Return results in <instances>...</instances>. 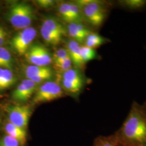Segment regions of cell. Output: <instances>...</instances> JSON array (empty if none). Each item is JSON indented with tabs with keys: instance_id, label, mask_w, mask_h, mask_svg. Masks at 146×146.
<instances>
[{
	"instance_id": "8992f818",
	"label": "cell",
	"mask_w": 146,
	"mask_h": 146,
	"mask_svg": "<svg viewBox=\"0 0 146 146\" xmlns=\"http://www.w3.org/2000/svg\"><path fill=\"white\" fill-rule=\"evenodd\" d=\"M37 35L35 28L29 27L16 33L11 41V46L20 56H24Z\"/></svg>"
},
{
	"instance_id": "277c9868",
	"label": "cell",
	"mask_w": 146,
	"mask_h": 146,
	"mask_svg": "<svg viewBox=\"0 0 146 146\" xmlns=\"http://www.w3.org/2000/svg\"><path fill=\"white\" fill-rule=\"evenodd\" d=\"M76 3L81 8L82 14L94 26H100L104 21L105 11L100 2L96 1L81 0Z\"/></svg>"
},
{
	"instance_id": "8fae6325",
	"label": "cell",
	"mask_w": 146,
	"mask_h": 146,
	"mask_svg": "<svg viewBox=\"0 0 146 146\" xmlns=\"http://www.w3.org/2000/svg\"><path fill=\"white\" fill-rule=\"evenodd\" d=\"M69 56L72 62L76 67H81L84 64L81 56V47L78 42L71 40L68 43L67 45Z\"/></svg>"
},
{
	"instance_id": "4316f807",
	"label": "cell",
	"mask_w": 146,
	"mask_h": 146,
	"mask_svg": "<svg viewBox=\"0 0 146 146\" xmlns=\"http://www.w3.org/2000/svg\"><path fill=\"white\" fill-rule=\"evenodd\" d=\"M8 38V33L5 29L0 26V47H3Z\"/></svg>"
},
{
	"instance_id": "603a6c76",
	"label": "cell",
	"mask_w": 146,
	"mask_h": 146,
	"mask_svg": "<svg viewBox=\"0 0 146 146\" xmlns=\"http://www.w3.org/2000/svg\"><path fill=\"white\" fill-rule=\"evenodd\" d=\"M69 57L68 50L66 48H59L54 53L52 56L54 62L62 61L64 59Z\"/></svg>"
},
{
	"instance_id": "3957f363",
	"label": "cell",
	"mask_w": 146,
	"mask_h": 146,
	"mask_svg": "<svg viewBox=\"0 0 146 146\" xmlns=\"http://www.w3.org/2000/svg\"><path fill=\"white\" fill-rule=\"evenodd\" d=\"M40 33L48 44L55 46L60 43L67 31L62 24L54 17L45 18L42 22Z\"/></svg>"
},
{
	"instance_id": "2e32d148",
	"label": "cell",
	"mask_w": 146,
	"mask_h": 146,
	"mask_svg": "<svg viewBox=\"0 0 146 146\" xmlns=\"http://www.w3.org/2000/svg\"><path fill=\"white\" fill-rule=\"evenodd\" d=\"M52 73V68L49 67H40L34 65H29L25 69V74L27 78L40 74Z\"/></svg>"
},
{
	"instance_id": "484cf974",
	"label": "cell",
	"mask_w": 146,
	"mask_h": 146,
	"mask_svg": "<svg viewBox=\"0 0 146 146\" xmlns=\"http://www.w3.org/2000/svg\"><path fill=\"white\" fill-rule=\"evenodd\" d=\"M55 2L52 0H38L37 3L42 8H49L54 5Z\"/></svg>"
},
{
	"instance_id": "6da1fadb",
	"label": "cell",
	"mask_w": 146,
	"mask_h": 146,
	"mask_svg": "<svg viewBox=\"0 0 146 146\" xmlns=\"http://www.w3.org/2000/svg\"><path fill=\"white\" fill-rule=\"evenodd\" d=\"M117 146H146V110L134 104L120 128L114 133Z\"/></svg>"
},
{
	"instance_id": "83f0119b",
	"label": "cell",
	"mask_w": 146,
	"mask_h": 146,
	"mask_svg": "<svg viewBox=\"0 0 146 146\" xmlns=\"http://www.w3.org/2000/svg\"><path fill=\"white\" fill-rule=\"evenodd\" d=\"M0 120H1V117H0Z\"/></svg>"
},
{
	"instance_id": "7a4b0ae2",
	"label": "cell",
	"mask_w": 146,
	"mask_h": 146,
	"mask_svg": "<svg viewBox=\"0 0 146 146\" xmlns=\"http://www.w3.org/2000/svg\"><path fill=\"white\" fill-rule=\"evenodd\" d=\"M34 16L31 5L25 2H16L11 6L8 20L15 29L20 31L31 27Z\"/></svg>"
},
{
	"instance_id": "7c38bea8",
	"label": "cell",
	"mask_w": 146,
	"mask_h": 146,
	"mask_svg": "<svg viewBox=\"0 0 146 146\" xmlns=\"http://www.w3.org/2000/svg\"><path fill=\"white\" fill-rule=\"evenodd\" d=\"M4 129L7 135L15 138L20 142L22 146H23L26 143L27 136L26 130L16 126L9 121L5 123Z\"/></svg>"
},
{
	"instance_id": "d4e9b609",
	"label": "cell",
	"mask_w": 146,
	"mask_h": 146,
	"mask_svg": "<svg viewBox=\"0 0 146 146\" xmlns=\"http://www.w3.org/2000/svg\"><path fill=\"white\" fill-rule=\"evenodd\" d=\"M125 5L132 8H138L145 5L146 1L143 0H127L124 2Z\"/></svg>"
},
{
	"instance_id": "d6986e66",
	"label": "cell",
	"mask_w": 146,
	"mask_h": 146,
	"mask_svg": "<svg viewBox=\"0 0 146 146\" xmlns=\"http://www.w3.org/2000/svg\"><path fill=\"white\" fill-rule=\"evenodd\" d=\"M85 41L86 46L94 49L102 45L104 43V40L97 34L90 33L87 37Z\"/></svg>"
},
{
	"instance_id": "4fadbf2b",
	"label": "cell",
	"mask_w": 146,
	"mask_h": 146,
	"mask_svg": "<svg viewBox=\"0 0 146 146\" xmlns=\"http://www.w3.org/2000/svg\"><path fill=\"white\" fill-rule=\"evenodd\" d=\"M16 81L17 78L11 70L0 67V91L10 88Z\"/></svg>"
},
{
	"instance_id": "ba28073f",
	"label": "cell",
	"mask_w": 146,
	"mask_h": 146,
	"mask_svg": "<svg viewBox=\"0 0 146 146\" xmlns=\"http://www.w3.org/2000/svg\"><path fill=\"white\" fill-rule=\"evenodd\" d=\"M9 121L13 125L26 130L32 110L27 105H13L7 109Z\"/></svg>"
},
{
	"instance_id": "44dd1931",
	"label": "cell",
	"mask_w": 146,
	"mask_h": 146,
	"mask_svg": "<svg viewBox=\"0 0 146 146\" xmlns=\"http://www.w3.org/2000/svg\"><path fill=\"white\" fill-rule=\"evenodd\" d=\"M96 55V52L93 48L86 46L81 47V56L84 64L94 59Z\"/></svg>"
},
{
	"instance_id": "ffe728a7",
	"label": "cell",
	"mask_w": 146,
	"mask_h": 146,
	"mask_svg": "<svg viewBox=\"0 0 146 146\" xmlns=\"http://www.w3.org/2000/svg\"><path fill=\"white\" fill-rule=\"evenodd\" d=\"M72 61L69 56L62 61L54 62V68L58 72L63 74L72 68Z\"/></svg>"
},
{
	"instance_id": "9a60e30c",
	"label": "cell",
	"mask_w": 146,
	"mask_h": 146,
	"mask_svg": "<svg viewBox=\"0 0 146 146\" xmlns=\"http://www.w3.org/2000/svg\"><path fill=\"white\" fill-rule=\"evenodd\" d=\"M62 80L74 84L83 85V80L77 69L71 68L62 74Z\"/></svg>"
},
{
	"instance_id": "52a82bcc",
	"label": "cell",
	"mask_w": 146,
	"mask_h": 146,
	"mask_svg": "<svg viewBox=\"0 0 146 146\" xmlns=\"http://www.w3.org/2000/svg\"><path fill=\"white\" fill-rule=\"evenodd\" d=\"M26 60L31 65L47 67L52 61V56L45 47L40 44H33L25 55Z\"/></svg>"
},
{
	"instance_id": "9c48e42d",
	"label": "cell",
	"mask_w": 146,
	"mask_h": 146,
	"mask_svg": "<svg viewBox=\"0 0 146 146\" xmlns=\"http://www.w3.org/2000/svg\"><path fill=\"white\" fill-rule=\"evenodd\" d=\"M38 84L29 78L23 80L13 92V99L19 102H26L36 92Z\"/></svg>"
},
{
	"instance_id": "5b68a950",
	"label": "cell",
	"mask_w": 146,
	"mask_h": 146,
	"mask_svg": "<svg viewBox=\"0 0 146 146\" xmlns=\"http://www.w3.org/2000/svg\"><path fill=\"white\" fill-rule=\"evenodd\" d=\"M63 95L60 84L57 82L49 81L37 88L32 101L34 104L50 102L62 97Z\"/></svg>"
},
{
	"instance_id": "ac0fdd59",
	"label": "cell",
	"mask_w": 146,
	"mask_h": 146,
	"mask_svg": "<svg viewBox=\"0 0 146 146\" xmlns=\"http://www.w3.org/2000/svg\"><path fill=\"white\" fill-rule=\"evenodd\" d=\"M58 14L63 21L69 23H73L70 3L62 2L58 6Z\"/></svg>"
},
{
	"instance_id": "7402d4cb",
	"label": "cell",
	"mask_w": 146,
	"mask_h": 146,
	"mask_svg": "<svg viewBox=\"0 0 146 146\" xmlns=\"http://www.w3.org/2000/svg\"><path fill=\"white\" fill-rule=\"evenodd\" d=\"M62 84L63 88L68 92L72 94H78L83 87V85L74 84L62 80Z\"/></svg>"
},
{
	"instance_id": "cb8c5ba5",
	"label": "cell",
	"mask_w": 146,
	"mask_h": 146,
	"mask_svg": "<svg viewBox=\"0 0 146 146\" xmlns=\"http://www.w3.org/2000/svg\"><path fill=\"white\" fill-rule=\"evenodd\" d=\"M20 142L15 138L8 135H5L0 141V146H21Z\"/></svg>"
},
{
	"instance_id": "e0dca14e",
	"label": "cell",
	"mask_w": 146,
	"mask_h": 146,
	"mask_svg": "<svg viewBox=\"0 0 146 146\" xmlns=\"http://www.w3.org/2000/svg\"><path fill=\"white\" fill-rule=\"evenodd\" d=\"M114 133L108 136H99L95 140L93 146H117Z\"/></svg>"
},
{
	"instance_id": "5bb4252c",
	"label": "cell",
	"mask_w": 146,
	"mask_h": 146,
	"mask_svg": "<svg viewBox=\"0 0 146 146\" xmlns=\"http://www.w3.org/2000/svg\"><path fill=\"white\" fill-rule=\"evenodd\" d=\"M14 67V59L10 51L5 47H0V67L11 70Z\"/></svg>"
},
{
	"instance_id": "30bf717a",
	"label": "cell",
	"mask_w": 146,
	"mask_h": 146,
	"mask_svg": "<svg viewBox=\"0 0 146 146\" xmlns=\"http://www.w3.org/2000/svg\"><path fill=\"white\" fill-rule=\"evenodd\" d=\"M69 35L72 40L79 43L84 42L90 31L81 22H73L69 23L68 27Z\"/></svg>"
}]
</instances>
